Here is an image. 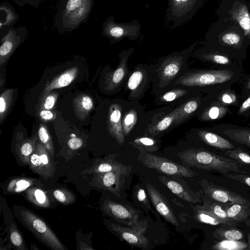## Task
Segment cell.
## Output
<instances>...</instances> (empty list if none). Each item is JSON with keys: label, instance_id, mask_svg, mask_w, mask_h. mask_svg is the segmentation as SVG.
<instances>
[{"label": "cell", "instance_id": "6da1fadb", "mask_svg": "<svg viewBox=\"0 0 250 250\" xmlns=\"http://www.w3.org/2000/svg\"><path fill=\"white\" fill-rule=\"evenodd\" d=\"M206 42L231 58L244 61L249 43L242 29L235 22L218 19L205 35Z\"/></svg>", "mask_w": 250, "mask_h": 250}, {"label": "cell", "instance_id": "7a4b0ae2", "mask_svg": "<svg viewBox=\"0 0 250 250\" xmlns=\"http://www.w3.org/2000/svg\"><path fill=\"white\" fill-rule=\"evenodd\" d=\"M244 75L243 67L200 70L183 76L176 83L205 88L210 93H216L231 87Z\"/></svg>", "mask_w": 250, "mask_h": 250}, {"label": "cell", "instance_id": "3957f363", "mask_svg": "<svg viewBox=\"0 0 250 250\" xmlns=\"http://www.w3.org/2000/svg\"><path fill=\"white\" fill-rule=\"evenodd\" d=\"M178 156L183 165L188 167L210 170L224 175L229 172H241L243 166L227 157L216 154L203 148H189Z\"/></svg>", "mask_w": 250, "mask_h": 250}, {"label": "cell", "instance_id": "277c9868", "mask_svg": "<svg viewBox=\"0 0 250 250\" xmlns=\"http://www.w3.org/2000/svg\"><path fill=\"white\" fill-rule=\"evenodd\" d=\"M13 212L21 223L46 246L54 250L66 249L46 223L32 210L16 205Z\"/></svg>", "mask_w": 250, "mask_h": 250}, {"label": "cell", "instance_id": "5b68a950", "mask_svg": "<svg viewBox=\"0 0 250 250\" xmlns=\"http://www.w3.org/2000/svg\"><path fill=\"white\" fill-rule=\"evenodd\" d=\"M218 19L233 21L244 31L250 46V2L221 0L215 10Z\"/></svg>", "mask_w": 250, "mask_h": 250}, {"label": "cell", "instance_id": "8992f818", "mask_svg": "<svg viewBox=\"0 0 250 250\" xmlns=\"http://www.w3.org/2000/svg\"><path fill=\"white\" fill-rule=\"evenodd\" d=\"M205 0H168L165 19L170 28L178 27L190 20L202 7Z\"/></svg>", "mask_w": 250, "mask_h": 250}, {"label": "cell", "instance_id": "52a82bcc", "mask_svg": "<svg viewBox=\"0 0 250 250\" xmlns=\"http://www.w3.org/2000/svg\"><path fill=\"white\" fill-rule=\"evenodd\" d=\"M138 159L146 167L166 175L190 178L196 174L184 165L150 153L141 152Z\"/></svg>", "mask_w": 250, "mask_h": 250}, {"label": "cell", "instance_id": "ba28073f", "mask_svg": "<svg viewBox=\"0 0 250 250\" xmlns=\"http://www.w3.org/2000/svg\"><path fill=\"white\" fill-rule=\"evenodd\" d=\"M103 210L108 215L128 227L145 233L147 222L139 220V212L132 208L115 202L110 199L104 200Z\"/></svg>", "mask_w": 250, "mask_h": 250}, {"label": "cell", "instance_id": "9c48e42d", "mask_svg": "<svg viewBox=\"0 0 250 250\" xmlns=\"http://www.w3.org/2000/svg\"><path fill=\"white\" fill-rule=\"evenodd\" d=\"M131 171L130 166H125L109 172L94 174L90 182V185L109 191L119 197L120 192Z\"/></svg>", "mask_w": 250, "mask_h": 250}, {"label": "cell", "instance_id": "30bf717a", "mask_svg": "<svg viewBox=\"0 0 250 250\" xmlns=\"http://www.w3.org/2000/svg\"><path fill=\"white\" fill-rule=\"evenodd\" d=\"M53 157L40 141L37 142L29 159L28 167L33 172L47 180L52 177L55 172Z\"/></svg>", "mask_w": 250, "mask_h": 250}, {"label": "cell", "instance_id": "8fae6325", "mask_svg": "<svg viewBox=\"0 0 250 250\" xmlns=\"http://www.w3.org/2000/svg\"><path fill=\"white\" fill-rule=\"evenodd\" d=\"M205 196L228 205L240 203L250 207V201L240 194L203 179L200 182Z\"/></svg>", "mask_w": 250, "mask_h": 250}, {"label": "cell", "instance_id": "7c38bea8", "mask_svg": "<svg viewBox=\"0 0 250 250\" xmlns=\"http://www.w3.org/2000/svg\"><path fill=\"white\" fill-rule=\"evenodd\" d=\"M202 44L204 47L199 50L200 58L204 61L211 63L218 69H229L242 67V61L237 60L223 52L208 44L205 42Z\"/></svg>", "mask_w": 250, "mask_h": 250}, {"label": "cell", "instance_id": "4fadbf2b", "mask_svg": "<svg viewBox=\"0 0 250 250\" xmlns=\"http://www.w3.org/2000/svg\"><path fill=\"white\" fill-rule=\"evenodd\" d=\"M213 131L223 137L250 148V128L236 125L222 123L212 128Z\"/></svg>", "mask_w": 250, "mask_h": 250}, {"label": "cell", "instance_id": "5bb4252c", "mask_svg": "<svg viewBox=\"0 0 250 250\" xmlns=\"http://www.w3.org/2000/svg\"><path fill=\"white\" fill-rule=\"evenodd\" d=\"M146 186L148 194L156 210L167 222L175 226H179L174 212L164 196L151 184L146 182Z\"/></svg>", "mask_w": 250, "mask_h": 250}, {"label": "cell", "instance_id": "9a60e30c", "mask_svg": "<svg viewBox=\"0 0 250 250\" xmlns=\"http://www.w3.org/2000/svg\"><path fill=\"white\" fill-rule=\"evenodd\" d=\"M1 199L0 207L1 212L7 228L8 235L12 246L18 250H27L24 238L19 230L11 213L6 202Z\"/></svg>", "mask_w": 250, "mask_h": 250}, {"label": "cell", "instance_id": "2e32d148", "mask_svg": "<svg viewBox=\"0 0 250 250\" xmlns=\"http://www.w3.org/2000/svg\"><path fill=\"white\" fill-rule=\"evenodd\" d=\"M108 26V34L116 40H122L127 37L130 40H135L141 33V26L138 20L129 22L116 23L114 19L111 20Z\"/></svg>", "mask_w": 250, "mask_h": 250}, {"label": "cell", "instance_id": "e0dca14e", "mask_svg": "<svg viewBox=\"0 0 250 250\" xmlns=\"http://www.w3.org/2000/svg\"><path fill=\"white\" fill-rule=\"evenodd\" d=\"M109 227L112 231L132 246L146 248L149 243L148 239L144 235V233L137 229L113 223Z\"/></svg>", "mask_w": 250, "mask_h": 250}, {"label": "cell", "instance_id": "ac0fdd59", "mask_svg": "<svg viewBox=\"0 0 250 250\" xmlns=\"http://www.w3.org/2000/svg\"><path fill=\"white\" fill-rule=\"evenodd\" d=\"M158 178L172 192L180 198L191 203H196L201 201V192H194L177 181L165 176H159Z\"/></svg>", "mask_w": 250, "mask_h": 250}, {"label": "cell", "instance_id": "d6986e66", "mask_svg": "<svg viewBox=\"0 0 250 250\" xmlns=\"http://www.w3.org/2000/svg\"><path fill=\"white\" fill-rule=\"evenodd\" d=\"M122 108L118 104H113L110 107L107 125L109 132L119 145H122L125 141V135L121 123Z\"/></svg>", "mask_w": 250, "mask_h": 250}, {"label": "cell", "instance_id": "ffe728a7", "mask_svg": "<svg viewBox=\"0 0 250 250\" xmlns=\"http://www.w3.org/2000/svg\"><path fill=\"white\" fill-rule=\"evenodd\" d=\"M198 135L200 140L205 144L218 149L226 151L236 147L229 139L213 130L201 129L198 131Z\"/></svg>", "mask_w": 250, "mask_h": 250}, {"label": "cell", "instance_id": "44dd1931", "mask_svg": "<svg viewBox=\"0 0 250 250\" xmlns=\"http://www.w3.org/2000/svg\"><path fill=\"white\" fill-rule=\"evenodd\" d=\"M42 185L41 180L38 179L26 177H18L10 180L5 184L3 189L5 193L13 194L26 191L33 187Z\"/></svg>", "mask_w": 250, "mask_h": 250}, {"label": "cell", "instance_id": "7402d4cb", "mask_svg": "<svg viewBox=\"0 0 250 250\" xmlns=\"http://www.w3.org/2000/svg\"><path fill=\"white\" fill-rule=\"evenodd\" d=\"M117 155H110L103 159L97 160L89 168L84 170L83 174H96L109 172L124 167L125 165L116 160Z\"/></svg>", "mask_w": 250, "mask_h": 250}, {"label": "cell", "instance_id": "603a6c76", "mask_svg": "<svg viewBox=\"0 0 250 250\" xmlns=\"http://www.w3.org/2000/svg\"><path fill=\"white\" fill-rule=\"evenodd\" d=\"M203 202L202 205L196 207L213 214L226 221L229 225L235 226L238 225V223L229 219L227 215V208L228 205L221 203L206 196L203 198Z\"/></svg>", "mask_w": 250, "mask_h": 250}, {"label": "cell", "instance_id": "cb8c5ba5", "mask_svg": "<svg viewBox=\"0 0 250 250\" xmlns=\"http://www.w3.org/2000/svg\"><path fill=\"white\" fill-rule=\"evenodd\" d=\"M78 73L79 69L77 67H73L63 72L45 87L41 95V100H43L51 90L70 84L76 78Z\"/></svg>", "mask_w": 250, "mask_h": 250}, {"label": "cell", "instance_id": "d4e9b609", "mask_svg": "<svg viewBox=\"0 0 250 250\" xmlns=\"http://www.w3.org/2000/svg\"><path fill=\"white\" fill-rule=\"evenodd\" d=\"M214 237L218 241L222 240H241L244 239V231L236 227L226 224H220V227L217 228L213 232Z\"/></svg>", "mask_w": 250, "mask_h": 250}, {"label": "cell", "instance_id": "484cf974", "mask_svg": "<svg viewBox=\"0 0 250 250\" xmlns=\"http://www.w3.org/2000/svg\"><path fill=\"white\" fill-rule=\"evenodd\" d=\"M37 140L36 136L18 142L16 146V153L19 160L23 165L28 164L29 159L35 148Z\"/></svg>", "mask_w": 250, "mask_h": 250}, {"label": "cell", "instance_id": "4316f807", "mask_svg": "<svg viewBox=\"0 0 250 250\" xmlns=\"http://www.w3.org/2000/svg\"><path fill=\"white\" fill-rule=\"evenodd\" d=\"M227 214L229 218L234 222H246L250 216V207L240 203L228 205Z\"/></svg>", "mask_w": 250, "mask_h": 250}, {"label": "cell", "instance_id": "83f0119b", "mask_svg": "<svg viewBox=\"0 0 250 250\" xmlns=\"http://www.w3.org/2000/svg\"><path fill=\"white\" fill-rule=\"evenodd\" d=\"M228 106L223 105L216 98L209 105L208 108L203 114V119L206 120H219L231 111Z\"/></svg>", "mask_w": 250, "mask_h": 250}, {"label": "cell", "instance_id": "f1b7e54d", "mask_svg": "<svg viewBox=\"0 0 250 250\" xmlns=\"http://www.w3.org/2000/svg\"><path fill=\"white\" fill-rule=\"evenodd\" d=\"M25 196L29 201L38 207L47 208L50 206V200L45 193L37 187L27 189Z\"/></svg>", "mask_w": 250, "mask_h": 250}, {"label": "cell", "instance_id": "f546056e", "mask_svg": "<svg viewBox=\"0 0 250 250\" xmlns=\"http://www.w3.org/2000/svg\"><path fill=\"white\" fill-rule=\"evenodd\" d=\"M216 99L223 105L228 106H239L242 101L240 94H237L231 89V87L220 91L217 93Z\"/></svg>", "mask_w": 250, "mask_h": 250}, {"label": "cell", "instance_id": "4dcf8cb0", "mask_svg": "<svg viewBox=\"0 0 250 250\" xmlns=\"http://www.w3.org/2000/svg\"><path fill=\"white\" fill-rule=\"evenodd\" d=\"M224 155L236 161L242 166L250 167V153L241 147L226 150Z\"/></svg>", "mask_w": 250, "mask_h": 250}, {"label": "cell", "instance_id": "1f68e13d", "mask_svg": "<svg viewBox=\"0 0 250 250\" xmlns=\"http://www.w3.org/2000/svg\"><path fill=\"white\" fill-rule=\"evenodd\" d=\"M167 61V63L162 69V75L164 79L170 80L179 72L181 65V58L176 56L169 58Z\"/></svg>", "mask_w": 250, "mask_h": 250}, {"label": "cell", "instance_id": "d6a6232c", "mask_svg": "<svg viewBox=\"0 0 250 250\" xmlns=\"http://www.w3.org/2000/svg\"><path fill=\"white\" fill-rule=\"evenodd\" d=\"M130 144L140 152L149 153L154 152L158 149L156 140L146 137L136 139Z\"/></svg>", "mask_w": 250, "mask_h": 250}, {"label": "cell", "instance_id": "836d02e7", "mask_svg": "<svg viewBox=\"0 0 250 250\" xmlns=\"http://www.w3.org/2000/svg\"><path fill=\"white\" fill-rule=\"evenodd\" d=\"M196 219L201 223L211 225H218L222 224H228L224 220L218 218L213 214L197 207L195 209ZM229 225V224H228Z\"/></svg>", "mask_w": 250, "mask_h": 250}, {"label": "cell", "instance_id": "e575fe53", "mask_svg": "<svg viewBox=\"0 0 250 250\" xmlns=\"http://www.w3.org/2000/svg\"><path fill=\"white\" fill-rule=\"evenodd\" d=\"M248 243L239 240H222L215 243L211 249L217 250H243L248 248Z\"/></svg>", "mask_w": 250, "mask_h": 250}, {"label": "cell", "instance_id": "d590c367", "mask_svg": "<svg viewBox=\"0 0 250 250\" xmlns=\"http://www.w3.org/2000/svg\"><path fill=\"white\" fill-rule=\"evenodd\" d=\"M200 104V102L191 100L180 106L177 116L173 123L178 124L186 119L197 110Z\"/></svg>", "mask_w": 250, "mask_h": 250}, {"label": "cell", "instance_id": "8d00e7d4", "mask_svg": "<svg viewBox=\"0 0 250 250\" xmlns=\"http://www.w3.org/2000/svg\"><path fill=\"white\" fill-rule=\"evenodd\" d=\"M180 106L159 122L151 129L153 134L159 133L167 128L175 120Z\"/></svg>", "mask_w": 250, "mask_h": 250}, {"label": "cell", "instance_id": "74e56055", "mask_svg": "<svg viewBox=\"0 0 250 250\" xmlns=\"http://www.w3.org/2000/svg\"><path fill=\"white\" fill-rule=\"evenodd\" d=\"M133 196L134 202L137 203L138 206L143 208L146 211H153L150 202L147 198V195L145 190L137 186L133 190Z\"/></svg>", "mask_w": 250, "mask_h": 250}, {"label": "cell", "instance_id": "f35d334b", "mask_svg": "<svg viewBox=\"0 0 250 250\" xmlns=\"http://www.w3.org/2000/svg\"><path fill=\"white\" fill-rule=\"evenodd\" d=\"M38 136L40 141L46 147L50 154L54 157L55 152L52 138L45 125H41L38 130Z\"/></svg>", "mask_w": 250, "mask_h": 250}, {"label": "cell", "instance_id": "ab89813d", "mask_svg": "<svg viewBox=\"0 0 250 250\" xmlns=\"http://www.w3.org/2000/svg\"><path fill=\"white\" fill-rule=\"evenodd\" d=\"M13 89H9L3 92L0 97V122L7 113L13 99Z\"/></svg>", "mask_w": 250, "mask_h": 250}, {"label": "cell", "instance_id": "60d3db41", "mask_svg": "<svg viewBox=\"0 0 250 250\" xmlns=\"http://www.w3.org/2000/svg\"><path fill=\"white\" fill-rule=\"evenodd\" d=\"M53 196L59 202L64 205L73 204L76 200L75 195L69 190L64 188H59L53 191Z\"/></svg>", "mask_w": 250, "mask_h": 250}, {"label": "cell", "instance_id": "b9f144b4", "mask_svg": "<svg viewBox=\"0 0 250 250\" xmlns=\"http://www.w3.org/2000/svg\"><path fill=\"white\" fill-rule=\"evenodd\" d=\"M137 119V113L134 109L128 111L123 118L122 127L125 135H127L130 132Z\"/></svg>", "mask_w": 250, "mask_h": 250}, {"label": "cell", "instance_id": "7bdbcfd3", "mask_svg": "<svg viewBox=\"0 0 250 250\" xmlns=\"http://www.w3.org/2000/svg\"><path fill=\"white\" fill-rule=\"evenodd\" d=\"M93 103L91 98L87 95L83 96L79 99L78 110L80 113L86 114L92 108Z\"/></svg>", "mask_w": 250, "mask_h": 250}, {"label": "cell", "instance_id": "ee69618b", "mask_svg": "<svg viewBox=\"0 0 250 250\" xmlns=\"http://www.w3.org/2000/svg\"><path fill=\"white\" fill-rule=\"evenodd\" d=\"M226 177L237 180L250 188V172L249 171H244L238 172L236 174H225L224 175Z\"/></svg>", "mask_w": 250, "mask_h": 250}, {"label": "cell", "instance_id": "f6af8a7d", "mask_svg": "<svg viewBox=\"0 0 250 250\" xmlns=\"http://www.w3.org/2000/svg\"><path fill=\"white\" fill-rule=\"evenodd\" d=\"M237 115L238 116L246 118L250 116V95L241 103L237 112Z\"/></svg>", "mask_w": 250, "mask_h": 250}, {"label": "cell", "instance_id": "bcb514c9", "mask_svg": "<svg viewBox=\"0 0 250 250\" xmlns=\"http://www.w3.org/2000/svg\"><path fill=\"white\" fill-rule=\"evenodd\" d=\"M241 79L243 81L240 95L243 101L250 95V74L244 75Z\"/></svg>", "mask_w": 250, "mask_h": 250}, {"label": "cell", "instance_id": "7dc6e473", "mask_svg": "<svg viewBox=\"0 0 250 250\" xmlns=\"http://www.w3.org/2000/svg\"><path fill=\"white\" fill-rule=\"evenodd\" d=\"M143 74L139 71L134 72L130 77L128 82V87L131 90L136 89L141 82Z\"/></svg>", "mask_w": 250, "mask_h": 250}, {"label": "cell", "instance_id": "c3c4849f", "mask_svg": "<svg viewBox=\"0 0 250 250\" xmlns=\"http://www.w3.org/2000/svg\"><path fill=\"white\" fill-rule=\"evenodd\" d=\"M186 91L181 89H175L165 93L162 98V100L166 102L172 101L184 95Z\"/></svg>", "mask_w": 250, "mask_h": 250}, {"label": "cell", "instance_id": "681fc988", "mask_svg": "<svg viewBox=\"0 0 250 250\" xmlns=\"http://www.w3.org/2000/svg\"><path fill=\"white\" fill-rule=\"evenodd\" d=\"M47 96H46L43 99L42 108L45 110H50L54 107L58 95L56 93H53L49 94Z\"/></svg>", "mask_w": 250, "mask_h": 250}, {"label": "cell", "instance_id": "f907efd6", "mask_svg": "<svg viewBox=\"0 0 250 250\" xmlns=\"http://www.w3.org/2000/svg\"><path fill=\"white\" fill-rule=\"evenodd\" d=\"M125 72V64L121 65L118 68H117L112 77V82L114 84H118L123 80Z\"/></svg>", "mask_w": 250, "mask_h": 250}, {"label": "cell", "instance_id": "816d5d0a", "mask_svg": "<svg viewBox=\"0 0 250 250\" xmlns=\"http://www.w3.org/2000/svg\"><path fill=\"white\" fill-rule=\"evenodd\" d=\"M12 48L13 44L11 42L5 41L2 43L0 47V61L2 60V58H3L4 60V58L7 56L11 51ZM3 62H4L3 60Z\"/></svg>", "mask_w": 250, "mask_h": 250}, {"label": "cell", "instance_id": "f5cc1de1", "mask_svg": "<svg viewBox=\"0 0 250 250\" xmlns=\"http://www.w3.org/2000/svg\"><path fill=\"white\" fill-rule=\"evenodd\" d=\"M83 142L79 138H73L68 142V146L71 149L75 150L80 148L83 145Z\"/></svg>", "mask_w": 250, "mask_h": 250}, {"label": "cell", "instance_id": "db71d44e", "mask_svg": "<svg viewBox=\"0 0 250 250\" xmlns=\"http://www.w3.org/2000/svg\"><path fill=\"white\" fill-rule=\"evenodd\" d=\"M40 116L44 121H49L54 118V114L49 110L43 109L40 113Z\"/></svg>", "mask_w": 250, "mask_h": 250}, {"label": "cell", "instance_id": "11a10c76", "mask_svg": "<svg viewBox=\"0 0 250 250\" xmlns=\"http://www.w3.org/2000/svg\"><path fill=\"white\" fill-rule=\"evenodd\" d=\"M81 3V0H69L67 4V9L69 11H73L79 7Z\"/></svg>", "mask_w": 250, "mask_h": 250}, {"label": "cell", "instance_id": "9f6ffc18", "mask_svg": "<svg viewBox=\"0 0 250 250\" xmlns=\"http://www.w3.org/2000/svg\"><path fill=\"white\" fill-rule=\"evenodd\" d=\"M248 246L246 250H250V233L247 234Z\"/></svg>", "mask_w": 250, "mask_h": 250}, {"label": "cell", "instance_id": "6f0895ef", "mask_svg": "<svg viewBox=\"0 0 250 250\" xmlns=\"http://www.w3.org/2000/svg\"><path fill=\"white\" fill-rule=\"evenodd\" d=\"M246 224L249 226L250 228V219H248L246 221Z\"/></svg>", "mask_w": 250, "mask_h": 250}, {"label": "cell", "instance_id": "680465c9", "mask_svg": "<svg viewBox=\"0 0 250 250\" xmlns=\"http://www.w3.org/2000/svg\"><path fill=\"white\" fill-rule=\"evenodd\" d=\"M250 2V0H248Z\"/></svg>", "mask_w": 250, "mask_h": 250}]
</instances>
